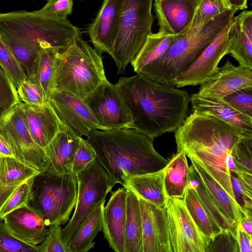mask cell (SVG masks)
Here are the masks:
<instances>
[{"instance_id": "6da1fadb", "label": "cell", "mask_w": 252, "mask_h": 252, "mask_svg": "<svg viewBox=\"0 0 252 252\" xmlns=\"http://www.w3.org/2000/svg\"><path fill=\"white\" fill-rule=\"evenodd\" d=\"M134 129L154 138L175 131L186 118L190 95L175 86L157 83L137 74L116 84Z\"/></svg>"}, {"instance_id": "7a4b0ae2", "label": "cell", "mask_w": 252, "mask_h": 252, "mask_svg": "<svg viewBox=\"0 0 252 252\" xmlns=\"http://www.w3.org/2000/svg\"><path fill=\"white\" fill-rule=\"evenodd\" d=\"M245 137L252 135L197 110L187 116L175 131L177 152L183 151L198 161L234 200L226 162L234 146Z\"/></svg>"}, {"instance_id": "3957f363", "label": "cell", "mask_w": 252, "mask_h": 252, "mask_svg": "<svg viewBox=\"0 0 252 252\" xmlns=\"http://www.w3.org/2000/svg\"><path fill=\"white\" fill-rule=\"evenodd\" d=\"M87 137L112 188L116 184L124 186L130 176L160 170L168 163L155 150L152 138L133 128L95 129Z\"/></svg>"}, {"instance_id": "277c9868", "label": "cell", "mask_w": 252, "mask_h": 252, "mask_svg": "<svg viewBox=\"0 0 252 252\" xmlns=\"http://www.w3.org/2000/svg\"><path fill=\"white\" fill-rule=\"evenodd\" d=\"M225 11L198 29L176 35L162 57L149 64L138 74L157 83L173 85L214 40L237 12Z\"/></svg>"}, {"instance_id": "5b68a950", "label": "cell", "mask_w": 252, "mask_h": 252, "mask_svg": "<svg viewBox=\"0 0 252 252\" xmlns=\"http://www.w3.org/2000/svg\"><path fill=\"white\" fill-rule=\"evenodd\" d=\"M106 80L100 55L81 36L60 52L54 89L84 99Z\"/></svg>"}, {"instance_id": "8992f818", "label": "cell", "mask_w": 252, "mask_h": 252, "mask_svg": "<svg viewBox=\"0 0 252 252\" xmlns=\"http://www.w3.org/2000/svg\"><path fill=\"white\" fill-rule=\"evenodd\" d=\"M0 31L23 41L37 52L49 46L63 51L81 35L79 29L67 19H52L36 11L0 13Z\"/></svg>"}, {"instance_id": "52a82bcc", "label": "cell", "mask_w": 252, "mask_h": 252, "mask_svg": "<svg viewBox=\"0 0 252 252\" xmlns=\"http://www.w3.org/2000/svg\"><path fill=\"white\" fill-rule=\"evenodd\" d=\"M27 205L39 216L45 225H63L70 220L77 198V181L73 173L40 172L30 180Z\"/></svg>"}, {"instance_id": "ba28073f", "label": "cell", "mask_w": 252, "mask_h": 252, "mask_svg": "<svg viewBox=\"0 0 252 252\" xmlns=\"http://www.w3.org/2000/svg\"><path fill=\"white\" fill-rule=\"evenodd\" d=\"M153 0H124L118 33L108 53L115 62L118 74L125 71L152 32Z\"/></svg>"}, {"instance_id": "9c48e42d", "label": "cell", "mask_w": 252, "mask_h": 252, "mask_svg": "<svg viewBox=\"0 0 252 252\" xmlns=\"http://www.w3.org/2000/svg\"><path fill=\"white\" fill-rule=\"evenodd\" d=\"M76 176L78 192L75 210L68 223L62 229L67 243L95 206L112 189L108 175L96 157Z\"/></svg>"}, {"instance_id": "30bf717a", "label": "cell", "mask_w": 252, "mask_h": 252, "mask_svg": "<svg viewBox=\"0 0 252 252\" xmlns=\"http://www.w3.org/2000/svg\"><path fill=\"white\" fill-rule=\"evenodd\" d=\"M0 134L14 157L34 168L40 173L48 166L44 149L33 140L20 101L0 116Z\"/></svg>"}, {"instance_id": "8fae6325", "label": "cell", "mask_w": 252, "mask_h": 252, "mask_svg": "<svg viewBox=\"0 0 252 252\" xmlns=\"http://www.w3.org/2000/svg\"><path fill=\"white\" fill-rule=\"evenodd\" d=\"M169 235L173 252H206L210 242L190 215L183 199L166 197Z\"/></svg>"}, {"instance_id": "7c38bea8", "label": "cell", "mask_w": 252, "mask_h": 252, "mask_svg": "<svg viewBox=\"0 0 252 252\" xmlns=\"http://www.w3.org/2000/svg\"><path fill=\"white\" fill-rule=\"evenodd\" d=\"M83 100L96 120L100 130L129 127L130 115L116 84L107 80Z\"/></svg>"}, {"instance_id": "4fadbf2b", "label": "cell", "mask_w": 252, "mask_h": 252, "mask_svg": "<svg viewBox=\"0 0 252 252\" xmlns=\"http://www.w3.org/2000/svg\"><path fill=\"white\" fill-rule=\"evenodd\" d=\"M233 18L191 66L177 78L174 86L179 88L200 85L217 71L222 58L229 54L231 44L229 32Z\"/></svg>"}, {"instance_id": "5bb4252c", "label": "cell", "mask_w": 252, "mask_h": 252, "mask_svg": "<svg viewBox=\"0 0 252 252\" xmlns=\"http://www.w3.org/2000/svg\"><path fill=\"white\" fill-rule=\"evenodd\" d=\"M62 125L79 136L100 130L93 114L84 100L71 94L54 89L48 99Z\"/></svg>"}, {"instance_id": "9a60e30c", "label": "cell", "mask_w": 252, "mask_h": 252, "mask_svg": "<svg viewBox=\"0 0 252 252\" xmlns=\"http://www.w3.org/2000/svg\"><path fill=\"white\" fill-rule=\"evenodd\" d=\"M137 197L141 217L143 252H173L165 207H158Z\"/></svg>"}, {"instance_id": "2e32d148", "label": "cell", "mask_w": 252, "mask_h": 252, "mask_svg": "<svg viewBox=\"0 0 252 252\" xmlns=\"http://www.w3.org/2000/svg\"><path fill=\"white\" fill-rule=\"evenodd\" d=\"M197 94L202 96L222 99L243 88L252 87V69L235 66L227 60L224 64L200 85Z\"/></svg>"}, {"instance_id": "e0dca14e", "label": "cell", "mask_w": 252, "mask_h": 252, "mask_svg": "<svg viewBox=\"0 0 252 252\" xmlns=\"http://www.w3.org/2000/svg\"><path fill=\"white\" fill-rule=\"evenodd\" d=\"M127 188L123 186L111 192L102 210V229L109 247L116 252H126V238Z\"/></svg>"}, {"instance_id": "ac0fdd59", "label": "cell", "mask_w": 252, "mask_h": 252, "mask_svg": "<svg viewBox=\"0 0 252 252\" xmlns=\"http://www.w3.org/2000/svg\"><path fill=\"white\" fill-rule=\"evenodd\" d=\"M124 0H103L87 30L90 39L99 52L108 54L117 37Z\"/></svg>"}, {"instance_id": "d6986e66", "label": "cell", "mask_w": 252, "mask_h": 252, "mask_svg": "<svg viewBox=\"0 0 252 252\" xmlns=\"http://www.w3.org/2000/svg\"><path fill=\"white\" fill-rule=\"evenodd\" d=\"M200 0H154L159 30L177 35L185 32Z\"/></svg>"}, {"instance_id": "ffe728a7", "label": "cell", "mask_w": 252, "mask_h": 252, "mask_svg": "<svg viewBox=\"0 0 252 252\" xmlns=\"http://www.w3.org/2000/svg\"><path fill=\"white\" fill-rule=\"evenodd\" d=\"M2 219L15 238L32 247L44 241L49 229L42 218L27 205L13 210Z\"/></svg>"}, {"instance_id": "44dd1931", "label": "cell", "mask_w": 252, "mask_h": 252, "mask_svg": "<svg viewBox=\"0 0 252 252\" xmlns=\"http://www.w3.org/2000/svg\"><path fill=\"white\" fill-rule=\"evenodd\" d=\"M81 137L63 126L44 148L48 162L45 171L56 174L72 173L73 159Z\"/></svg>"}, {"instance_id": "7402d4cb", "label": "cell", "mask_w": 252, "mask_h": 252, "mask_svg": "<svg viewBox=\"0 0 252 252\" xmlns=\"http://www.w3.org/2000/svg\"><path fill=\"white\" fill-rule=\"evenodd\" d=\"M23 107L33 140L44 149L64 126L48 101L40 106L29 105L23 102Z\"/></svg>"}, {"instance_id": "603a6c76", "label": "cell", "mask_w": 252, "mask_h": 252, "mask_svg": "<svg viewBox=\"0 0 252 252\" xmlns=\"http://www.w3.org/2000/svg\"><path fill=\"white\" fill-rule=\"evenodd\" d=\"M229 54L239 65L252 69V12L245 10L233 17L229 32Z\"/></svg>"}, {"instance_id": "cb8c5ba5", "label": "cell", "mask_w": 252, "mask_h": 252, "mask_svg": "<svg viewBox=\"0 0 252 252\" xmlns=\"http://www.w3.org/2000/svg\"><path fill=\"white\" fill-rule=\"evenodd\" d=\"M193 110L206 113L252 135V119L235 110L223 100L202 96L197 93L190 95Z\"/></svg>"}, {"instance_id": "d4e9b609", "label": "cell", "mask_w": 252, "mask_h": 252, "mask_svg": "<svg viewBox=\"0 0 252 252\" xmlns=\"http://www.w3.org/2000/svg\"><path fill=\"white\" fill-rule=\"evenodd\" d=\"M189 159L192 166L198 173L223 215L229 223L234 228H237L243 218L248 215L225 189L210 176L198 161L192 158Z\"/></svg>"}, {"instance_id": "484cf974", "label": "cell", "mask_w": 252, "mask_h": 252, "mask_svg": "<svg viewBox=\"0 0 252 252\" xmlns=\"http://www.w3.org/2000/svg\"><path fill=\"white\" fill-rule=\"evenodd\" d=\"M61 51L53 46L41 48L37 52L31 73L26 78L41 88L47 101L54 90L57 60Z\"/></svg>"}, {"instance_id": "4316f807", "label": "cell", "mask_w": 252, "mask_h": 252, "mask_svg": "<svg viewBox=\"0 0 252 252\" xmlns=\"http://www.w3.org/2000/svg\"><path fill=\"white\" fill-rule=\"evenodd\" d=\"M162 169L130 176L126 180L124 186L132 190L137 196L155 205L165 207L166 197L164 189Z\"/></svg>"}, {"instance_id": "83f0119b", "label": "cell", "mask_w": 252, "mask_h": 252, "mask_svg": "<svg viewBox=\"0 0 252 252\" xmlns=\"http://www.w3.org/2000/svg\"><path fill=\"white\" fill-rule=\"evenodd\" d=\"M186 156L184 151L177 152L162 169L166 197L183 198L189 176Z\"/></svg>"}, {"instance_id": "f1b7e54d", "label": "cell", "mask_w": 252, "mask_h": 252, "mask_svg": "<svg viewBox=\"0 0 252 252\" xmlns=\"http://www.w3.org/2000/svg\"><path fill=\"white\" fill-rule=\"evenodd\" d=\"M176 38V35L159 30L151 32L135 58L130 62L134 71L139 73L143 68L162 57Z\"/></svg>"}, {"instance_id": "f546056e", "label": "cell", "mask_w": 252, "mask_h": 252, "mask_svg": "<svg viewBox=\"0 0 252 252\" xmlns=\"http://www.w3.org/2000/svg\"><path fill=\"white\" fill-rule=\"evenodd\" d=\"M105 198L93 209L67 242L70 252H87L94 247V240L102 229V210Z\"/></svg>"}, {"instance_id": "4dcf8cb0", "label": "cell", "mask_w": 252, "mask_h": 252, "mask_svg": "<svg viewBox=\"0 0 252 252\" xmlns=\"http://www.w3.org/2000/svg\"><path fill=\"white\" fill-rule=\"evenodd\" d=\"M126 188V252H143L142 222L139 200L137 195L132 190Z\"/></svg>"}, {"instance_id": "1f68e13d", "label": "cell", "mask_w": 252, "mask_h": 252, "mask_svg": "<svg viewBox=\"0 0 252 252\" xmlns=\"http://www.w3.org/2000/svg\"><path fill=\"white\" fill-rule=\"evenodd\" d=\"M183 199L195 224L211 243L223 230L213 220L194 191L188 186Z\"/></svg>"}, {"instance_id": "d6a6232c", "label": "cell", "mask_w": 252, "mask_h": 252, "mask_svg": "<svg viewBox=\"0 0 252 252\" xmlns=\"http://www.w3.org/2000/svg\"><path fill=\"white\" fill-rule=\"evenodd\" d=\"M188 186L194 191L209 215L222 230L231 231L236 235V228L229 223L223 215L191 164L189 166V182Z\"/></svg>"}, {"instance_id": "836d02e7", "label": "cell", "mask_w": 252, "mask_h": 252, "mask_svg": "<svg viewBox=\"0 0 252 252\" xmlns=\"http://www.w3.org/2000/svg\"><path fill=\"white\" fill-rule=\"evenodd\" d=\"M39 173L14 157L0 155V188L24 182Z\"/></svg>"}, {"instance_id": "e575fe53", "label": "cell", "mask_w": 252, "mask_h": 252, "mask_svg": "<svg viewBox=\"0 0 252 252\" xmlns=\"http://www.w3.org/2000/svg\"><path fill=\"white\" fill-rule=\"evenodd\" d=\"M231 10L235 9L229 0H200L186 32L202 27L216 17Z\"/></svg>"}, {"instance_id": "d590c367", "label": "cell", "mask_w": 252, "mask_h": 252, "mask_svg": "<svg viewBox=\"0 0 252 252\" xmlns=\"http://www.w3.org/2000/svg\"><path fill=\"white\" fill-rule=\"evenodd\" d=\"M0 38L16 59L28 77L32 71L38 52L6 32L0 31Z\"/></svg>"}, {"instance_id": "8d00e7d4", "label": "cell", "mask_w": 252, "mask_h": 252, "mask_svg": "<svg viewBox=\"0 0 252 252\" xmlns=\"http://www.w3.org/2000/svg\"><path fill=\"white\" fill-rule=\"evenodd\" d=\"M20 101L15 86L0 63V116Z\"/></svg>"}, {"instance_id": "74e56055", "label": "cell", "mask_w": 252, "mask_h": 252, "mask_svg": "<svg viewBox=\"0 0 252 252\" xmlns=\"http://www.w3.org/2000/svg\"><path fill=\"white\" fill-rule=\"evenodd\" d=\"M239 173H252V137H245L233 147L231 152Z\"/></svg>"}, {"instance_id": "f35d334b", "label": "cell", "mask_w": 252, "mask_h": 252, "mask_svg": "<svg viewBox=\"0 0 252 252\" xmlns=\"http://www.w3.org/2000/svg\"><path fill=\"white\" fill-rule=\"evenodd\" d=\"M0 63L5 70L16 89L27 76L22 66L0 38Z\"/></svg>"}, {"instance_id": "ab89813d", "label": "cell", "mask_w": 252, "mask_h": 252, "mask_svg": "<svg viewBox=\"0 0 252 252\" xmlns=\"http://www.w3.org/2000/svg\"><path fill=\"white\" fill-rule=\"evenodd\" d=\"M49 227L44 241L32 247L35 252H70L67 243L63 239L61 225L54 224Z\"/></svg>"}, {"instance_id": "60d3db41", "label": "cell", "mask_w": 252, "mask_h": 252, "mask_svg": "<svg viewBox=\"0 0 252 252\" xmlns=\"http://www.w3.org/2000/svg\"><path fill=\"white\" fill-rule=\"evenodd\" d=\"M222 100L239 112L252 119V87L233 92Z\"/></svg>"}, {"instance_id": "b9f144b4", "label": "cell", "mask_w": 252, "mask_h": 252, "mask_svg": "<svg viewBox=\"0 0 252 252\" xmlns=\"http://www.w3.org/2000/svg\"><path fill=\"white\" fill-rule=\"evenodd\" d=\"M17 91L20 100L26 104L40 106L47 101L41 88L29 79L21 82Z\"/></svg>"}, {"instance_id": "7bdbcfd3", "label": "cell", "mask_w": 252, "mask_h": 252, "mask_svg": "<svg viewBox=\"0 0 252 252\" xmlns=\"http://www.w3.org/2000/svg\"><path fill=\"white\" fill-rule=\"evenodd\" d=\"M73 6V0H48L40 9L35 10L42 16L56 20H64L71 15Z\"/></svg>"}, {"instance_id": "ee69618b", "label": "cell", "mask_w": 252, "mask_h": 252, "mask_svg": "<svg viewBox=\"0 0 252 252\" xmlns=\"http://www.w3.org/2000/svg\"><path fill=\"white\" fill-rule=\"evenodd\" d=\"M0 252H35L34 248L15 238L9 232L2 219L0 220Z\"/></svg>"}, {"instance_id": "f6af8a7d", "label": "cell", "mask_w": 252, "mask_h": 252, "mask_svg": "<svg viewBox=\"0 0 252 252\" xmlns=\"http://www.w3.org/2000/svg\"><path fill=\"white\" fill-rule=\"evenodd\" d=\"M30 180L22 183L5 203L0 212L1 219L13 210L27 205L30 195Z\"/></svg>"}, {"instance_id": "bcb514c9", "label": "cell", "mask_w": 252, "mask_h": 252, "mask_svg": "<svg viewBox=\"0 0 252 252\" xmlns=\"http://www.w3.org/2000/svg\"><path fill=\"white\" fill-rule=\"evenodd\" d=\"M230 177L236 201L248 216L252 217V190L246 188L235 173L230 172Z\"/></svg>"}, {"instance_id": "7dc6e473", "label": "cell", "mask_w": 252, "mask_h": 252, "mask_svg": "<svg viewBox=\"0 0 252 252\" xmlns=\"http://www.w3.org/2000/svg\"><path fill=\"white\" fill-rule=\"evenodd\" d=\"M96 157L95 151L91 144L82 137L78 148L75 153L72 171L75 175L83 170Z\"/></svg>"}, {"instance_id": "c3c4849f", "label": "cell", "mask_w": 252, "mask_h": 252, "mask_svg": "<svg viewBox=\"0 0 252 252\" xmlns=\"http://www.w3.org/2000/svg\"><path fill=\"white\" fill-rule=\"evenodd\" d=\"M239 252L236 235L231 231H222L210 243L206 252Z\"/></svg>"}, {"instance_id": "681fc988", "label": "cell", "mask_w": 252, "mask_h": 252, "mask_svg": "<svg viewBox=\"0 0 252 252\" xmlns=\"http://www.w3.org/2000/svg\"><path fill=\"white\" fill-rule=\"evenodd\" d=\"M236 238L239 252H252V236L243 229L240 223L237 226Z\"/></svg>"}, {"instance_id": "f907efd6", "label": "cell", "mask_w": 252, "mask_h": 252, "mask_svg": "<svg viewBox=\"0 0 252 252\" xmlns=\"http://www.w3.org/2000/svg\"><path fill=\"white\" fill-rule=\"evenodd\" d=\"M21 183H22L0 188V220H1L0 212L3 206L14 190Z\"/></svg>"}, {"instance_id": "816d5d0a", "label": "cell", "mask_w": 252, "mask_h": 252, "mask_svg": "<svg viewBox=\"0 0 252 252\" xmlns=\"http://www.w3.org/2000/svg\"><path fill=\"white\" fill-rule=\"evenodd\" d=\"M0 155L14 157L8 145L0 134Z\"/></svg>"}, {"instance_id": "f5cc1de1", "label": "cell", "mask_w": 252, "mask_h": 252, "mask_svg": "<svg viewBox=\"0 0 252 252\" xmlns=\"http://www.w3.org/2000/svg\"><path fill=\"white\" fill-rule=\"evenodd\" d=\"M240 224L243 229L250 236H252V217L248 216H245Z\"/></svg>"}, {"instance_id": "db71d44e", "label": "cell", "mask_w": 252, "mask_h": 252, "mask_svg": "<svg viewBox=\"0 0 252 252\" xmlns=\"http://www.w3.org/2000/svg\"><path fill=\"white\" fill-rule=\"evenodd\" d=\"M234 9L238 10L248 8V0H229Z\"/></svg>"}]
</instances>
